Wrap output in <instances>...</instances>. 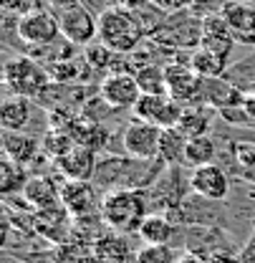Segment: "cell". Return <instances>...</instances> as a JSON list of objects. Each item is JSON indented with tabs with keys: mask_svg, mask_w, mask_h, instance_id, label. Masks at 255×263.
<instances>
[{
	"mask_svg": "<svg viewBox=\"0 0 255 263\" xmlns=\"http://www.w3.org/2000/svg\"><path fill=\"white\" fill-rule=\"evenodd\" d=\"M149 35L142 28L136 13L127 5H111L99 13V43L114 53H131L136 51Z\"/></svg>",
	"mask_w": 255,
	"mask_h": 263,
	"instance_id": "obj_1",
	"label": "cell"
},
{
	"mask_svg": "<svg viewBox=\"0 0 255 263\" xmlns=\"http://www.w3.org/2000/svg\"><path fill=\"white\" fill-rule=\"evenodd\" d=\"M149 215V200L142 190H109L101 197L99 218L114 233H139L144 218Z\"/></svg>",
	"mask_w": 255,
	"mask_h": 263,
	"instance_id": "obj_2",
	"label": "cell"
},
{
	"mask_svg": "<svg viewBox=\"0 0 255 263\" xmlns=\"http://www.w3.org/2000/svg\"><path fill=\"white\" fill-rule=\"evenodd\" d=\"M157 46L167 51H194L202 43V18H197L190 8L167 13L157 31L149 35Z\"/></svg>",
	"mask_w": 255,
	"mask_h": 263,
	"instance_id": "obj_3",
	"label": "cell"
},
{
	"mask_svg": "<svg viewBox=\"0 0 255 263\" xmlns=\"http://www.w3.org/2000/svg\"><path fill=\"white\" fill-rule=\"evenodd\" d=\"M3 81L13 97L41 99L51 86V73L31 56H15L3 68Z\"/></svg>",
	"mask_w": 255,
	"mask_h": 263,
	"instance_id": "obj_4",
	"label": "cell"
},
{
	"mask_svg": "<svg viewBox=\"0 0 255 263\" xmlns=\"http://www.w3.org/2000/svg\"><path fill=\"white\" fill-rule=\"evenodd\" d=\"M15 33L23 43L28 46H53L61 38V26H58V15L43 8H35L31 13H23L15 18Z\"/></svg>",
	"mask_w": 255,
	"mask_h": 263,
	"instance_id": "obj_5",
	"label": "cell"
},
{
	"mask_svg": "<svg viewBox=\"0 0 255 263\" xmlns=\"http://www.w3.org/2000/svg\"><path fill=\"white\" fill-rule=\"evenodd\" d=\"M160 142H162V129L157 124H149V122H142V119H131L124 132H122V144H124V152L134 160H144V162H152V160H160Z\"/></svg>",
	"mask_w": 255,
	"mask_h": 263,
	"instance_id": "obj_6",
	"label": "cell"
},
{
	"mask_svg": "<svg viewBox=\"0 0 255 263\" xmlns=\"http://www.w3.org/2000/svg\"><path fill=\"white\" fill-rule=\"evenodd\" d=\"M58 26H61V38L68 41L71 46H91L99 38V15H94L91 8L84 3L56 13Z\"/></svg>",
	"mask_w": 255,
	"mask_h": 263,
	"instance_id": "obj_7",
	"label": "cell"
},
{
	"mask_svg": "<svg viewBox=\"0 0 255 263\" xmlns=\"http://www.w3.org/2000/svg\"><path fill=\"white\" fill-rule=\"evenodd\" d=\"M131 111L142 122L157 124L160 129H172L180 124L185 106L180 101H174L169 94H142Z\"/></svg>",
	"mask_w": 255,
	"mask_h": 263,
	"instance_id": "obj_8",
	"label": "cell"
},
{
	"mask_svg": "<svg viewBox=\"0 0 255 263\" xmlns=\"http://www.w3.org/2000/svg\"><path fill=\"white\" fill-rule=\"evenodd\" d=\"M164 76H167V94L180 101L182 106L185 104H197L202 101V89H205V79L187 64H180V61H172V64L164 66Z\"/></svg>",
	"mask_w": 255,
	"mask_h": 263,
	"instance_id": "obj_9",
	"label": "cell"
},
{
	"mask_svg": "<svg viewBox=\"0 0 255 263\" xmlns=\"http://www.w3.org/2000/svg\"><path fill=\"white\" fill-rule=\"evenodd\" d=\"M99 97L104 99L111 109H134L142 91L136 84V76L129 71H111L99 84Z\"/></svg>",
	"mask_w": 255,
	"mask_h": 263,
	"instance_id": "obj_10",
	"label": "cell"
},
{
	"mask_svg": "<svg viewBox=\"0 0 255 263\" xmlns=\"http://www.w3.org/2000/svg\"><path fill=\"white\" fill-rule=\"evenodd\" d=\"M61 205L66 208V213L76 220L89 218L99 213L101 200L96 197V187L91 182L84 180H64L61 182Z\"/></svg>",
	"mask_w": 255,
	"mask_h": 263,
	"instance_id": "obj_11",
	"label": "cell"
},
{
	"mask_svg": "<svg viewBox=\"0 0 255 263\" xmlns=\"http://www.w3.org/2000/svg\"><path fill=\"white\" fill-rule=\"evenodd\" d=\"M61 177L64 180H84V182H91L96 177V170H99V160H96V152L84 147V144H73L66 155H61L58 160H53Z\"/></svg>",
	"mask_w": 255,
	"mask_h": 263,
	"instance_id": "obj_12",
	"label": "cell"
},
{
	"mask_svg": "<svg viewBox=\"0 0 255 263\" xmlns=\"http://www.w3.org/2000/svg\"><path fill=\"white\" fill-rule=\"evenodd\" d=\"M190 187L205 200H225L230 193V180H227L223 167L212 162L192 170Z\"/></svg>",
	"mask_w": 255,
	"mask_h": 263,
	"instance_id": "obj_13",
	"label": "cell"
},
{
	"mask_svg": "<svg viewBox=\"0 0 255 263\" xmlns=\"http://www.w3.org/2000/svg\"><path fill=\"white\" fill-rule=\"evenodd\" d=\"M223 18L238 43L255 46V5L253 3H248V0H230L225 5Z\"/></svg>",
	"mask_w": 255,
	"mask_h": 263,
	"instance_id": "obj_14",
	"label": "cell"
},
{
	"mask_svg": "<svg viewBox=\"0 0 255 263\" xmlns=\"http://www.w3.org/2000/svg\"><path fill=\"white\" fill-rule=\"evenodd\" d=\"M202 104L212 106L218 111H230L232 106H243L245 94L240 86H235L232 81H227L225 76L220 79H205V89H202Z\"/></svg>",
	"mask_w": 255,
	"mask_h": 263,
	"instance_id": "obj_15",
	"label": "cell"
},
{
	"mask_svg": "<svg viewBox=\"0 0 255 263\" xmlns=\"http://www.w3.org/2000/svg\"><path fill=\"white\" fill-rule=\"evenodd\" d=\"M235 43L238 41H235L232 31L227 28L223 15H212V18L202 21V43H200L202 48H207V51H212V53H218V56L230 61V53H232Z\"/></svg>",
	"mask_w": 255,
	"mask_h": 263,
	"instance_id": "obj_16",
	"label": "cell"
},
{
	"mask_svg": "<svg viewBox=\"0 0 255 263\" xmlns=\"http://www.w3.org/2000/svg\"><path fill=\"white\" fill-rule=\"evenodd\" d=\"M26 202L35 208L38 213L41 210H56V208H64L61 205V185H56L51 177H28L26 182V190H23Z\"/></svg>",
	"mask_w": 255,
	"mask_h": 263,
	"instance_id": "obj_17",
	"label": "cell"
},
{
	"mask_svg": "<svg viewBox=\"0 0 255 263\" xmlns=\"http://www.w3.org/2000/svg\"><path fill=\"white\" fill-rule=\"evenodd\" d=\"M41 152V144L35 142V137L26 134V132H5L3 129V155L10 162L21 164H31Z\"/></svg>",
	"mask_w": 255,
	"mask_h": 263,
	"instance_id": "obj_18",
	"label": "cell"
},
{
	"mask_svg": "<svg viewBox=\"0 0 255 263\" xmlns=\"http://www.w3.org/2000/svg\"><path fill=\"white\" fill-rule=\"evenodd\" d=\"M33 117V104L26 97H8L0 104V127L5 132H23Z\"/></svg>",
	"mask_w": 255,
	"mask_h": 263,
	"instance_id": "obj_19",
	"label": "cell"
},
{
	"mask_svg": "<svg viewBox=\"0 0 255 263\" xmlns=\"http://www.w3.org/2000/svg\"><path fill=\"white\" fill-rule=\"evenodd\" d=\"M174 223L169 218H164L162 213H149L139 228V238L144 240V246H169L174 238Z\"/></svg>",
	"mask_w": 255,
	"mask_h": 263,
	"instance_id": "obj_20",
	"label": "cell"
},
{
	"mask_svg": "<svg viewBox=\"0 0 255 263\" xmlns=\"http://www.w3.org/2000/svg\"><path fill=\"white\" fill-rule=\"evenodd\" d=\"M185 149H187V137L177 127L172 129H162L160 142V162L164 167H177L185 162Z\"/></svg>",
	"mask_w": 255,
	"mask_h": 263,
	"instance_id": "obj_21",
	"label": "cell"
},
{
	"mask_svg": "<svg viewBox=\"0 0 255 263\" xmlns=\"http://www.w3.org/2000/svg\"><path fill=\"white\" fill-rule=\"evenodd\" d=\"M212 127V111L210 106H190L182 111V119L177 124V129L182 132L187 139H194V137H205Z\"/></svg>",
	"mask_w": 255,
	"mask_h": 263,
	"instance_id": "obj_22",
	"label": "cell"
},
{
	"mask_svg": "<svg viewBox=\"0 0 255 263\" xmlns=\"http://www.w3.org/2000/svg\"><path fill=\"white\" fill-rule=\"evenodd\" d=\"M187 61H190V66L202 79H220L225 73V68H227V59L212 53V51H207V48H202V46L192 51Z\"/></svg>",
	"mask_w": 255,
	"mask_h": 263,
	"instance_id": "obj_23",
	"label": "cell"
},
{
	"mask_svg": "<svg viewBox=\"0 0 255 263\" xmlns=\"http://www.w3.org/2000/svg\"><path fill=\"white\" fill-rule=\"evenodd\" d=\"M122 235L124 233H114L111 230L109 235L96 240V253H99V258L104 263H127L131 251H129V243Z\"/></svg>",
	"mask_w": 255,
	"mask_h": 263,
	"instance_id": "obj_24",
	"label": "cell"
},
{
	"mask_svg": "<svg viewBox=\"0 0 255 263\" xmlns=\"http://www.w3.org/2000/svg\"><path fill=\"white\" fill-rule=\"evenodd\" d=\"M56 261L58 263H104L96 253V246L91 243H79V240H66L56 248Z\"/></svg>",
	"mask_w": 255,
	"mask_h": 263,
	"instance_id": "obj_25",
	"label": "cell"
},
{
	"mask_svg": "<svg viewBox=\"0 0 255 263\" xmlns=\"http://www.w3.org/2000/svg\"><path fill=\"white\" fill-rule=\"evenodd\" d=\"M215 155H218V147H215V139H212L210 134H205V137H194V139H187L185 164H190V167L212 164L215 162Z\"/></svg>",
	"mask_w": 255,
	"mask_h": 263,
	"instance_id": "obj_26",
	"label": "cell"
},
{
	"mask_svg": "<svg viewBox=\"0 0 255 263\" xmlns=\"http://www.w3.org/2000/svg\"><path fill=\"white\" fill-rule=\"evenodd\" d=\"M136 84L142 94H167V76H164V66L147 64L142 66L136 73Z\"/></svg>",
	"mask_w": 255,
	"mask_h": 263,
	"instance_id": "obj_27",
	"label": "cell"
},
{
	"mask_svg": "<svg viewBox=\"0 0 255 263\" xmlns=\"http://www.w3.org/2000/svg\"><path fill=\"white\" fill-rule=\"evenodd\" d=\"M26 182H28V175L21 164L10 162L8 157L0 162V193L3 195H13V193L26 190Z\"/></svg>",
	"mask_w": 255,
	"mask_h": 263,
	"instance_id": "obj_28",
	"label": "cell"
},
{
	"mask_svg": "<svg viewBox=\"0 0 255 263\" xmlns=\"http://www.w3.org/2000/svg\"><path fill=\"white\" fill-rule=\"evenodd\" d=\"M73 144H76V139H73V134H71V132L48 129V134H46V137H43V142H41V152H46L51 160H58V157L66 155Z\"/></svg>",
	"mask_w": 255,
	"mask_h": 263,
	"instance_id": "obj_29",
	"label": "cell"
},
{
	"mask_svg": "<svg viewBox=\"0 0 255 263\" xmlns=\"http://www.w3.org/2000/svg\"><path fill=\"white\" fill-rule=\"evenodd\" d=\"M177 258L172 246H142L134 253V263H177Z\"/></svg>",
	"mask_w": 255,
	"mask_h": 263,
	"instance_id": "obj_30",
	"label": "cell"
},
{
	"mask_svg": "<svg viewBox=\"0 0 255 263\" xmlns=\"http://www.w3.org/2000/svg\"><path fill=\"white\" fill-rule=\"evenodd\" d=\"M230 0H192L190 3V10L197 15V18H212V15H223L225 5Z\"/></svg>",
	"mask_w": 255,
	"mask_h": 263,
	"instance_id": "obj_31",
	"label": "cell"
},
{
	"mask_svg": "<svg viewBox=\"0 0 255 263\" xmlns=\"http://www.w3.org/2000/svg\"><path fill=\"white\" fill-rule=\"evenodd\" d=\"M0 3H3L5 13H10V15H23V13L35 10V3L33 0H0Z\"/></svg>",
	"mask_w": 255,
	"mask_h": 263,
	"instance_id": "obj_32",
	"label": "cell"
},
{
	"mask_svg": "<svg viewBox=\"0 0 255 263\" xmlns=\"http://www.w3.org/2000/svg\"><path fill=\"white\" fill-rule=\"evenodd\" d=\"M157 5H160L162 10H167V13H174V10H185V8H190L192 0H154Z\"/></svg>",
	"mask_w": 255,
	"mask_h": 263,
	"instance_id": "obj_33",
	"label": "cell"
},
{
	"mask_svg": "<svg viewBox=\"0 0 255 263\" xmlns=\"http://www.w3.org/2000/svg\"><path fill=\"white\" fill-rule=\"evenodd\" d=\"M240 263H255V238H250L240 253Z\"/></svg>",
	"mask_w": 255,
	"mask_h": 263,
	"instance_id": "obj_34",
	"label": "cell"
},
{
	"mask_svg": "<svg viewBox=\"0 0 255 263\" xmlns=\"http://www.w3.org/2000/svg\"><path fill=\"white\" fill-rule=\"evenodd\" d=\"M81 0H48V5L53 8V13H61V10H68L73 5H79Z\"/></svg>",
	"mask_w": 255,
	"mask_h": 263,
	"instance_id": "obj_35",
	"label": "cell"
},
{
	"mask_svg": "<svg viewBox=\"0 0 255 263\" xmlns=\"http://www.w3.org/2000/svg\"><path fill=\"white\" fill-rule=\"evenodd\" d=\"M86 8H96L99 13L101 10H106V8H111V5H116V3H111V0H81Z\"/></svg>",
	"mask_w": 255,
	"mask_h": 263,
	"instance_id": "obj_36",
	"label": "cell"
},
{
	"mask_svg": "<svg viewBox=\"0 0 255 263\" xmlns=\"http://www.w3.org/2000/svg\"><path fill=\"white\" fill-rule=\"evenodd\" d=\"M243 109H245V114H248L250 119H255V91L245 94V104H243Z\"/></svg>",
	"mask_w": 255,
	"mask_h": 263,
	"instance_id": "obj_37",
	"label": "cell"
},
{
	"mask_svg": "<svg viewBox=\"0 0 255 263\" xmlns=\"http://www.w3.org/2000/svg\"><path fill=\"white\" fill-rule=\"evenodd\" d=\"M177 263H207V261L200 258V256H194V253H182V256L177 258Z\"/></svg>",
	"mask_w": 255,
	"mask_h": 263,
	"instance_id": "obj_38",
	"label": "cell"
},
{
	"mask_svg": "<svg viewBox=\"0 0 255 263\" xmlns=\"http://www.w3.org/2000/svg\"><path fill=\"white\" fill-rule=\"evenodd\" d=\"M119 5H127V8H142V5H147V3H152V0H116Z\"/></svg>",
	"mask_w": 255,
	"mask_h": 263,
	"instance_id": "obj_39",
	"label": "cell"
},
{
	"mask_svg": "<svg viewBox=\"0 0 255 263\" xmlns=\"http://www.w3.org/2000/svg\"><path fill=\"white\" fill-rule=\"evenodd\" d=\"M212 263H235V261H230V258H215Z\"/></svg>",
	"mask_w": 255,
	"mask_h": 263,
	"instance_id": "obj_40",
	"label": "cell"
}]
</instances>
